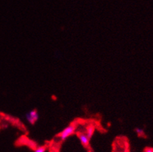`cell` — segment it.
<instances>
[{"label":"cell","instance_id":"cell-6","mask_svg":"<svg viewBox=\"0 0 153 152\" xmlns=\"http://www.w3.org/2000/svg\"><path fill=\"white\" fill-rule=\"evenodd\" d=\"M135 132L137 133V134L139 135V136H142V135L144 134V132L142 129H140V128H136V129H135Z\"/></svg>","mask_w":153,"mask_h":152},{"label":"cell","instance_id":"cell-2","mask_svg":"<svg viewBox=\"0 0 153 152\" xmlns=\"http://www.w3.org/2000/svg\"><path fill=\"white\" fill-rule=\"evenodd\" d=\"M26 118L29 123L31 124H34L36 121L39 120V114L36 109L30 111V112L26 114Z\"/></svg>","mask_w":153,"mask_h":152},{"label":"cell","instance_id":"cell-3","mask_svg":"<svg viewBox=\"0 0 153 152\" xmlns=\"http://www.w3.org/2000/svg\"><path fill=\"white\" fill-rule=\"evenodd\" d=\"M78 137L83 146H85V147H88L89 146L90 138L86 134L83 133V132H79L78 134Z\"/></svg>","mask_w":153,"mask_h":152},{"label":"cell","instance_id":"cell-7","mask_svg":"<svg viewBox=\"0 0 153 152\" xmlns=\"http://www.w3.org/2000/svg\"><path fill=\"white\" fill-rule=\"evenodd\" d=\"M144 152H153V148H147L144 150Z\"/></svg>","mask_w":153,"mask_h":152},{"label":"cell","instance_id":"cell-5","mask_svg":"<svg viewBox=\"0 0 153 152\" xmlns=\"http://www.w3.org/2000/svg\"><path fill=\"white\" fill-rule=\"evenodd\" d=\"M46 151V147L45 146H39V147L36 148L34 150V152H45Z\"/></svg>","mask_w":153,"mask_h":152},{"label":"cell","instance_id":"cell-4","mask_svg":"<svg viewBox=\"0 0 153 152\" xmlns=\"http://www.w3.org/2000/svg\"><path fill=\"white\" fill-rule=\"evenodd\" d=\"M94 132H95V127H94L93 126H92V125H90V126H89L87 128L86 134L87 135V137L90 139H91V137H92V135H93L94 134Z\"/></svg>","mask_w":153,"mask_h":152},{"label":"cell","instance_id":"cell-1","mask_svg":"<svg viewBox=\"0 0 153 152\" xmlns=\"http://www.w3.org/2000/svg\"><path fill=\"white\" fill-rule=\"evenodd\" d=\"M75 130V126L74 124H71L67 127H66L62 132L60 133L59 137L61 140H65L68 137L71 136V134L74 133Z\"/></svg>","mask_w":153,"mask_h":152}]
</instances>
